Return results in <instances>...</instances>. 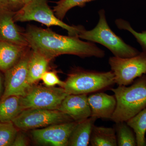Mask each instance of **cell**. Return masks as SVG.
Listing matches in <instances>:
<instances>
[{"label":"cell","mask_w":146,"mask_h":146,"mask_svg":"<svg viewBox=\"0 0 146 146\" xmlns=\"http://www.w3.org/2000/svg\"><path fill=\"white\" fill-rule=\"evenodd\" d=\"M88 101L91 109V117L111 119L117 105L115 95L97 92L88 96Z\"/></svg>","instance_id":"cell-13"},{"label":"cell","mask_w":146,"mask_h":146,"mask_svg":"<svg viewBox=\"0 0 146 146\" xmlns=\"http://www.w3.org/2000/svg\"><path fill=\"white\" fill-rule=\"evenodd\" d=\"M72 121H74L57 110L28 109L23 110L12 122L18 129L27 131Z\"/></svg>","instance_id":"cell-6"},{"label":"cell","mask_w":146,"mask_h":146,"mask_svg":"<svg viewBox=\"0 0 146 146\" xmlns=\"http://www.w3.org/2000/svg\"><path fill=\"white\" fill-rule=\"evenodd\" d=\"M29 48V46L0 41V71L5 72L13 67Z\"/></svg>","instance_id":"cell-14"},{"label":"cell","mask_w":146,"mask_h":146,"mask_svg":"<svg viewBox=\"0 0 146 146\" xmlns=\"http://www.w3.org/2000/svg\"><path fill=\"white\" fill-rule=\"evenodd\" d=\"M98 14L99 20L94 29L87 30L82 26L78 35L80 39L103 45L115 56L129 58L140 54L137 49L127 44L112 31L108 23L104 9L100 10Z\"/></svg>","instance_id":"cell-3"},{"label":"cell","mask_w":146,"mask_h":146,"mask_svg":"<svg viewBox=\"0 0 146 146\" xmlns=\"http://www.w3.org/2000/svg\"><path fill=\"white\" fill-rule=\"evenodd\" d=\"M17 129L12 122H0V146H12Z\"/></svg>","instance_id":"cell-22"},{"label":"cell","mask_w":146,"mask_h":146,"mask_svg":"<svg viewBox=\"0 0 146 146\" xmlns=\"http://www.w3.org/2000/svg\"><path fill=\"white\" fill-rule=\"evenodd\" d=\"M41 80L45 85L48 87H53L58 85L63 88L65 84V82L60 80L56 73L53 72L47 71L42 76Z\"/></svg>","instance_id":"cell-24"},{"label":"cell","mask_w":146,"mask_h":146,"mask_svg":"<svg viewBox=\"0 0 146 146\" xmlns=\"http://www.w3.org/2000/svg\"><path fill=\"white\" fill-rule=\"evenodd\" d=\"M28 65V82L31 86L39 80L47 71L50 61L44 55L31 49Z\"/></svg>","instance_id":"cell-16"},{"label":"cell","mask_w":146,"mask_h":146,"mask_svg":"<svg viewBox=\"0 0 146 146\" xmlns=\"http://www.w3.org/2000/svg\"><path fill=\"white\" fill-rule=\"evenodd\" d=\"M136 135L137 146H146V108L126 121Z\"/></svg>","instance_id":"cell-19"},{"label":"cell","mask_w":146,"mask_h":146,"mask_svg":"<svg viewBox=\"0 0 146 146\" xmlns=\"http://www.w3.org/2000/svg\"><path fill=\"white\" fill-rule=\"evenodd\" d=\"M129 86L111 88L117 105L111 120L115 123L126 122L146 108V75L138 78Z\"/></svg>","instance_id":"cell-2"},{"label":"cell","mask_w":146,"mask_h":146,"mask_svg":"<svg viewBox=\"0 0 146 146\" xmlns=\"http://www.w3.org/2000/svg\"><path fill=\"white\" fill-rule=\"evenodd\" d=\"M94 1L96 0H59L56 2L53 11L56 17L63 21L68 11L76 7H83L87 3Z\"/></svg>","instance_id":"cell-21"},{"label":"cell","mask_w":146,"mask_h":146,"mask_svg":"<svg viewBox=\"0 0 146 146\" xmlns=\"http://www.w3.org/2000/svg\"><path fill=\"white\" fill-rule=\"evenodd\" d=\"M29 141L26 135L22 132H18L14 139L12 146L28 145Z\"/></svg>","instance_id":"cell-26"},{"label":"cell","mask_w":146,"mask_h":146,"mask_svg":"<svg viewBox=\"0 0 146 146\" xmlns=\"http://www.w3.org/2000/svg\"><path fill=\"white\" fill-rule=\"evenodd\" d=\"M115 84L112 71L100 72L77 69L68 74L63 88L68 94L88 95L111 89Z\"/></svg>","instance_id":"cell-4"},{"label":"cell","mask_w":146,"mask_h":146,"mask_svg":"<svg viewBox=\"0 0 146 146\" xmlns=\"http://www.w3.org/2000/svg\"><path fill=\"white\" fill-rule=\"evenodd\" d=\"M97 119L95 117H90L78 122L71 133L68 146L89 145L92 129Z\"/></svg>","instance_id":"cell-15"},{"label":"cell","mask_w":146,"mask_h":146,"mask_svg":"<svg viewBox=\"0 0 146 146\" xmlns=\"http://www.w3.org/2000/svg\"><path fill=\"white\" fill-rule=\"evenodd\" d=\"M30 49L29 47L17 63L5 72L4 90L1 100L10 96H25L32 86L28 82Z\"/></svg>","instance_id":"cell-9"},{"label":"cell","mask_w":146,"mask_h":146,"mask_svg":"<svg viewBox=\"0 0 146 146\" xmlns=\"http://www.w3.org/2000/svg\"><path fill=\"white\" fill-rule=\"evenodd\" d=\"M15 12L0 8V41L29 46L24 33L15 24Z\"/></svg>","instance_id":"cell-12"},{"label":"cell","mask_w":146,"mask_h":146,"mask_svg":"<svg viewBox=\"0 0 146 146\" xmlns=\"http://www.w3.org/2000/svg\"><path fill=\"white\" fill-rule=\"evenodd\" d=\"M3 76L0 72V98H1L3 94Z\"/></svg>","instance_id":"cell-27"},{"label":"cell","mask_w":146,"mask_h":146,"mask_svg":"<svg viewBox=\"0 0 146 146\" xmlns=\"http://www.w3.org/2000/svg\"><path fill=\"white\" fill-rule=\"evenodd\" d=\"M117 145L119 146H136L137 143L136 135L132 129L128 125L126 122L115 123Z\"/></svg>","instance_id":"cell-20"},{"label":"cell","mask_w":146,"mask_h":146,"mask_svg":"<svg viewBox=\"0 0 146 146\" xmlns=\"http://www.w3.org/2000/svg\"><path fill=\"white\" fill-rule=\"evenodd\" d=\"M25 4V0H0V8L16 12Z\"/></svg>","instance_id":"cell-25"},{"label":"cell","mask_w":146,"mask_h":146,"mask_svg":"<svg viewBox=\"0 0 146 146\" xmlns=\"http://www.w3.org/2000/svg\"><path fill=\"white\" fill-rule=\"evenodd\" d=\"M57 110L79 122L91 117V112L87 94H69L63 100Z\"/></svg>","instance_id":"cell-11"},{"label":"cell","mask_w":146,"mask_h":146,"mask_svg":"<svg viewBox=\"0 0 146 146\" xmlns=\"http://www.w3.org/2000/svg\"><path fill=\"white\" fill-rule=\"evenodd\" d=\"M15 22L34 21L48 27L58 26L68 31L70 36H78L82 26H70L58 19L50 8L47 0H29L24 6L15 12Z\"/></svg>","instance_id":"cell-5"},{"label":"cell","mask_w":146,"mask_h":146,"mask_svg":"<svg viewBox=\"0 0 146 146\" xmlns=\"http://www.w3.org/2000/svg\"><path fill=\"white\" fill-rule=\"evenodd\" d=\"M115 24L118 29L123 30L127 31L130 33L136 38V41L142 47L143 51L146 53V30L141 32H138L132 28L128 21L121 18L117 19Z\"/></svg>","instance_id":"cell-23"},{"label":"cell","mask_w":146,"mask_h":146,"mask_svg":"<svg viewBox=\"0 0 146 146\" xmlns=\"http://www.w3.org/2000/svg\"><path fill=\"white\" fill-rule=\"evenodd\" d=\"M21 98L10 96L0 100V122H12L23 110Z\"/></svg>","instance_id":"cell-18"},{"label":"cell","mask_w":146,"mask_h":146,"mask_svg":"<svg viewBox=\"0 0 146 146\" xmlns=\"http://www.w3.org/2000/svg\"><path fill=\"white\" fill-rule=\"evenodd\" d=\"M32 50L44 55L50 60L60 55L71 54L81 58L104 57L105 52L91 42L78 36H64L50 29L29 25L23 33Z\"/></svg>","instance_id":"cell-1"},{"label":"cell","mask_w":146,"mask_h":146,"mask_svg":"<svg viewBox=\"0 0 146 146\" xmlns=\"http://www.w3.org/2000/svg\"><path fill=\"white\" fill-rule=\"evenodd\" d=\"M108 63L115 83L119 86L131 84L136 78L146 74V53L143 51L131 57L112 56Z\"/></svg>","instance_id":"cell-7"},{"label":"cell","mask_w":146,"mask_h":146,"mask_svg":"<svg viewBox=\"0 0 146 146\" xmlns=\"http://www.w3.org/2000/svg\"><path fill=\"white\" fill-rule=\"evenodd\" d=\"M78 122L72 121L33 129L32 131L31 135L33 140L38 144L67 146L71 133Z\"/></svg>","instance_id":"cell-10"},{"label":"cell","mask_w":146,"mask_h":146,"mask_svg":"<svg viewBox=\"0 0 146 146\" xmlns=\"http://www.w3.org/2000/svg\"><path fill=\"white\" fill-rule=\"evenodd\" d=\"M29 1V0H25V3H26L28 2Z\"/></svg>","instance_id":"cell-28"},{"label":"cell","mask_w":146,"mask_h":146,"mask_svg":"<svg viewBox=\"0 0 146 146\" xmlns=\"http://www.w3.org/2000/svg\"><path fill=\"white\" fill-rule=\"evenodd\" d=\"M89 144L91 146H118L115 128L94 125Z\"/></svg>","instance_id":"cell-17"},{"label":"cell","mask_w":146,"mask_h":146,"mask_svg":"<svg viewBox=\"0 0 146 146\" xmlns=\"http://www.w3.org/2000/svg\"><path fill=\"white\" fill-rule=\"evenodd\" d=\"M68 95L62 87L32 86L25 96L21 97V106L23 110H57Z\"/></svg>","instance_id":"cell-8"}]
</instances>
